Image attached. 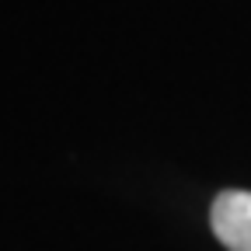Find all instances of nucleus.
<instances>
[{"instance_id": "nucleus-1", "label": "nucleus", "mask_w": 251, "mask_h": 251, "mask_svg": "<svg viewBox=\"0 0 251 251\" xmlns=\"http://www.w3.org/2000/svg\"><path fill=\"white\" fill-rule=\"evenodd\" d=\"M209 227L227 251H251V192H220L209 209Z\"/></svg>"}]
</instances>
